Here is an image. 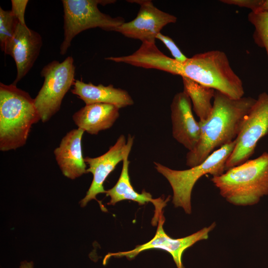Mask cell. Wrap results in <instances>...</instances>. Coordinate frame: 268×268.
Instances as JSON below:
<instances>
[{
  "instance_id": "6da1fadb",
  "label": "cell",
  "mask_w": 268,
  "mask_h": 268,
  "mask_svg": "<svg viewBox=\"0 0 268 268\" xmlns=\"http://www.w3.org/2000/svg\"><path fill=\"white\" fill-rule=\"evenodd\" d=\"M213 98L209 117L204 122H199L200 140L186 155V164L190 168L202 163L213 151L236 139L256 100L251 97L232 98L217 90Z\"/></svg>"
},
{
  "instance_id": "7a4b0ae2",
  "label": "cell",
  "mask_w": 268,
  "mask_h": 268,
  "mask_svg": "<svg viewBox=\"0 0 268 268\" xmlns=\"http://www.w3.org/2000/svg\"><path fill=\"white\" fill-rule=\"evenodd\" d=\"M154 69L190 78L229 97L239 99L244 94L242 80L231 67L226 54L220 50L199 53L180 62L162 52L153 59Z\"/></svg>"
},
{
  "instance_id": "3957f363",
  "label": "cell",
  "mask_w": 268,
  "mask_h": 268,
  "mask_svg": "<svg viewBox=\"0 0 268 268\" xmlns=\"http://www.w3.org/2000/svg\"><path fill=\"white\" fill-rule=\"evenodd\" d=\"M41 117L30 94L12 83H0V150H15L26 142Z\"/></svg>"
},
{
  "instance_id": "277c9868",
  "label": "cell",
  "mask_w": 268,
  "mask_h": 268,
  "mask_svg": "<svg viewBox=\"0 0 268 268\" xmlns=\"http://www.w3.org/2000/svg\"><path fill=\"white\" fill-rule=\"evenodd\" d=\"M211 180L229 202L238 206L255 204L268 195V152L213 176Z\"/></svg>"
},
{
  "instance_id": "5b68a950",
  "label": "cell",
  "mask_w": 268,
  "mask_h": 268,
  "mask_svg": "<svg viewBox=\"0 0 268 268\" xmlns=\"http://www.w3.org/2000/svg\"><path fill=\"white\" fill-rule=\"evenodd\" d=\"M235 140L213 151L202 163L189 169H172L158 162H154V167L169 183L173 193L172 202L176 207L183 208L191 214V194L194 186L202 176L209 174L213 176L224 173L226 161L232 152Z\"/></svg>"
},
{
  "instance_id": "8992f818",
  "label": "cell",
  "mask_w": 268,
  "mask_h": 268,
  "mask_svg": "<svg viewBox=\"0 0 268 268\" xmlns=\"http://www.w3.org/2000/svg\"><path fill=\"white\" fill-rule=\"evenodd\" d=\"M113 0H63L64 38L60 46V54L64 55L71 41L79 33L99 27L106 31H115L125 22L122 17H113L102 13L98 4L113 3Z\"/></svg>"
},
{
  "instance_id": "52a82bcc",
  "label": "cell",
  "mask_w": 268,
  "mask_h": 268,
  "mask_svg": "<svg viewBox=\"0 0 268 268\" xmlns=\"http://www.w3.org/2000/svg\"><path fill=\"white\" fill-rule=\"evenodd\" d=\"M75 67L71 56L60 62L53 61L41 71L43 84L34 98L35 106L43 123L49 121L60 109L65 96L75 80Z\"/></svg>"
},
{
  "instance_id": "ba28073f",
  "label": "cell",
  "mask_w": 268,
  "mask_h": 268,
  "mask_svg": "<svg viewBox=\"0 0 268 268\" xmlns=\"http://www.w3.org/2000/svg\"><path fill=\"white\" fill-rule=\"evenodd\" d=\"M268 133V93H260L246 116L225 170L249 160L258 141Z\"/></svg>"
},
{
  "instance_id": "9c48e42d",
  "label": "cell",
  "mask_w": 268,
  "mask_h": 268,
  "mask_svg": "<svg viewBox=\"0 0 268 268\" xmlns=\"http://www.w3.org/2000/svg\"><path fill=\"white\" fill-rule=\"evenodd\" d=\"M164 217L161 212L158 217V224L156 232L154 237L149 242L136 246L134 249L117 253H110L106 255L103 262L112 257H126L129 259L135 257L140 252L149 249H159L168 252L172 257L177 268H184L182 263V256L184 252L197 242L207 239L209 233L215 226L213 222L210 226L205 227L199 231L184 238H172L165 232L163 225Z\"/></svg>"
},
{
  "instance_id": "30bf717a",
  "label": "cell",
  "mask_w": 268,
  "mask_h": 268,
  "mask_svg": "<svg viewBox=\"0 0 268 268\" xmlns=\"http://www.w3.org/2000/svg\"><path fill=\"white\" fill-rule=\"evenodd\" d=\"M136 3L140 8L136 17L117 27L115 31L128 38L138 39L142 43H155L156 36L164 27L175 23L177 18L158 9L151 0H128Z\"/></svg>"
},
{
  "instance_id": "8fae6325",
  "label": "cell",
  "mask_w": 268,
  "mask_h": 268,
  "mask_svg": "<svg viewBox=\"0 0 268 268\" xmlns=\"http://www.w3.org/2000/svg\"><path fill=\"white\" fill-rule=\"evenodd\" d=\"M134 138L129 134L126 140L125 136L121 134L115 144L103 155L93 158L84 157L85 162L89 166L87 172L92 174L93 180L85 197L80 202L81 206H85L92 200L97 201L96 198L97 195L106 193L104 182L117 165L123 161L128 149L133 145ZM97 201L102 210L107 211L102 203Z\"/></svg>"
},
{
  "instance_id": "7c38bea8",
  "label": "cell",
  "mask_w": 268,
  "mask_h": 268,
  "mask_svg": "<svg viewBox=\"0 0 268 268\" xmlns=\"http://www.w3.org/2000/svg\"><path fill=\"white\" fill-rule=\"evenodd\" d=\"M42 43V38L38 32L18 23L13 39L3 51L11 56L16 64L17 75L13 84L16 85L31 69Z\"/></svg>"
},
{
  "instance_id": "4fadbf2b",
  "label": "cell",
  "mask_w": 268,
  "mask_h": 268,
  "mask_svg": "<svg viewBox=\"0 0 268 268\" xmlns=\"http://www.w3.org/2000/svg\"><path fill=\"white\" fill-rule=\"evenodd\" d=\"M172 135L189 151L192 150L201 136V127L194 118L192 104L184 91L176 93L171 104Z\"/></svg>"
},
{
  "instance_id": "5bb4252c",
  "label": "cell",
  "mask_w": 268,
  "mask_h": 268,
  "mask_svg": "<svg viewBox=\"0 0 268 268\" xmlns=\"http://www.w3.org/2000/svg\"><path fill=\"white\" fill-rule=\"evenodd\" d=\"M84 133L79 128L71 130L63 137L59 146L54 151L63 174L72 180L87 173L82 150Z\"/></svg>"
},
{
  "instance_id": "9a60e30c",
  "label": "cell",
  "mask_w": 268,
  "mask_h": 268,
  "mask_svg": "<svg viewBox=\"0 0 268 268\" xmlns=\"http://www.w3.org/2000/svg\"><path fill=\"white\" fill-rule=\"evenodd\" d=\"M71 92L81 99L85 105L109 104L120 109L134 104L133 99L126 90L115 88L112 84L96 85L91 82L85 83L75 79Z\"/></svg>"
},
{
  "instance_id": "2e32d148",
  "label": "cell",
  "mask_w": 268,
  "mask_h": 268,
  "mask_svg": "<svg viewBox=\"0 0 268 268\" xmlns=\"http://www.w3.org/2000/svg\"><path fill=\"white\" fill-rule=\"evenodd\" d=\"M119 109L117 106L105 103L85 105L72 116L78 128L90 134L110 129L118 119Z\"/></svg>"
},
{
  "instance_id": "e0dca14e",
  "label": "cell",
  "mask_w": 268,
  "mask_h": 268,
  "mask_svg": "<svg viewBox=\"0 0 268 268\" xmlns=\"http://www.w3.org/2000/svg\"><path fill=\"white\" fill-rule=\"evenodd\" d=\"M133 146L127 150L123 160V166L120 177L115 185L106 191V196L110 197L108 205H115L117 202L123 200H131L137 202L139 205H143L147 202L152 203L155 208L156 216H159L165 206L167 201H164L161 199H154L151 195L143 190L141 194L136 192L133 187L129 174L130 161L129 156Z\"/></svg>"
},
{
  "instance_id": "ac0fdd59",
  "label": "cell",
  "mask_w": 268,
  "mask_h": 268,
  "mask_svg": "<svg viewBox=\"0 0 268 268\" xmlns=\"http://www.w3.org/2000/svg\"><path fill=\"white\" fill-rule=\"evenodd\" d=\"M182 78L184 85L183 91L190 97L193 110L199 118V121H206L212 109L211 100L214 97L215 90L190 78Z\"/></svg>"
},
{
  "instance_id": "d6986e66",
  "label": "cell",
  "mask_w": 268,
  "mask_h": 268,
  "mask_svg": "<svg viewBox=\"0 0 268 268\" xmlns=\"http://www.w3.org/2000/svg\"><path fill=\"white\" fill-rule=\"evenodd\" d=\"M249 21L253 25V39L259 47L265 49L268 58V12H250Z\"/></svg>"
},
{
  "instance_id": "ffe728a7",
  "label": "cell",
  "mask_w": 268,
  "mask_h": 268,
  "mask_svg": "<svg viewBox=\"0 0 268 268\" xmlns=\"http://www.w3.org/2000/svg\"><path fill=\"white\" fill-rule=\"evenodd\" d=\"M18 23L11 10H4L0 7V46L2 51L13 39Z\"/></svg>"
},
{
  "instance_id": "44dd1931",
  "label": "cell",
  "mask_w": 268,
  "mask_h": 268,
  "mask_svg": "<svg viewBox=\"0 0 268 268\" xmlns=\"http://www.w3.org/2000/svg\"><path fill=\"white\" fill-rule=\"evenodd\" d=\"M222 2L250 9L251 12H268V0H223Z\"/></svg>"
},
{
  "instance_id": "7402d4cb",
  "label": "cell",
  "mask_w": 268,
  "mask_h": 268,
  "mask_svg": "<svg viewBox=\"0 0 268 268\" xmlns=\"http://www.w3.org/2000/svg\"><path fill=\"white\" fill-rule=\"evenodd\" d=\"M156 39L160 40L170 51L173 59L180 62H185L187 58L180 50L174 41L169 37L161 33L158 34Z\"/></svg>"
},
{
  "instance_id": "603a6c76",
  "label": "cell",
  "mask_w": 268,
  "mask_h": 268,
  "mask_svg": "<svg viewBox=\"0 0 268 268\" xmlns=\"http://www.w3.org/2000/svg\"><path fill=\"white\" fill-rule=\"evenodd\" d=\"M11 11L19 23L26 26L25 21V12L28 2L27 0H11Z\"/></svg>"
},
{
  "instance_id": "cb8c5ba5",
  "label": "cell",
  "mask_w": 268,
  "mask_h": 268,
  "mask_svg": "<svg viewBox=\"0 0 268 268\" xmlns=\"http://www.w3.org/2000/svg\"><path fill=\"white\" fill-rule=\"evenodd\" d=\"M20 268H33V263L32 262H23L21 263Z\"/></svg>"
}]
</instances>
